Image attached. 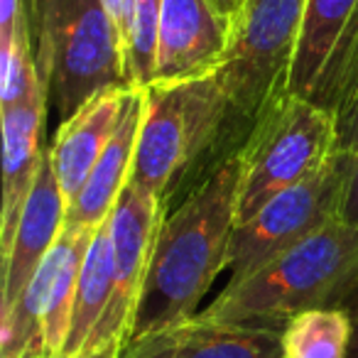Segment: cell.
<instances>
[{
	"instance_id": "1",
	"label": "cell",
	"mask_w": 358,
	"mask_h": 358,
	"mask_svg": "<svg viewBox=\"0 0 358 358\" xmlns=\"http://www.w3.org/2000/svg\"><path fill=\"white\" fill-rule=\"evenodd\" d=\"M238 185L241 157L236 150L221 157L185 201L162 219L128 343L199 314V302L229 265L238 224Z\"/></svg>"
},
{
	"instance_id": "2",
	"label": "cell",
	"mask_w": 358,
	"mask_h": 358,
	"mask_svg": "<svg viewBox=\"0 0 358 358\" xmlns=\"http://www.w3.org/2000/svg\"><path fill=\"white\" fill-rule=\"evenodd\" d=\"M356 285L358 224L336 219L258 273L226 285L199 314L214 322L285 329L289 319L309 309H341Z\"/></svg>"
},
{
	"instance_id": "3",
	"label": "cell",
	"mask_w": 358,
	"mask_h": 358,
	"mask_svg": "<svg viewBox=\"0 0 358 358\" xmlns=\"http://www.w3.org/2000/svg\"><path fill=\"white\" fill-rule=\"evenodd\" d=\"M35 59L62 123L91 99L130 89L128 52L101 0H25Z\"/></svg>"
},
{
	"instance_id": "4",
	"label": "cell",
	"mask_w": 358,
	"mask_h": 358,
	"mask_svg": "<svg viewBox=\"0 0 358 358\" xmlns=\"http://www.w3.org/2000/svg\"><path fill=\"white\" fill-rule=\"evenodd\" d=\"M334 113L285 91L253 123L238 148L241 185L236 221H250L268 201L309 179L336 155Z\"/></svg>"
},
{
	"instance_id": "5",
	"label": "cell",
	"mask_w": 358,
	"mask_h": 358,
	"mask_svg": "<svg viewBox=\"0 0 358 358\" xmlns=\"http://www.w3.org/2000/svg\"><path fill=\"white\" fill-rule=\"evenodd\" d=\"M231 120L234 113L219 74L148 86L130 182L164 204L174 182L219 143Z\"/></svg>"
},
{
	"instance_id": "6",
	"label": "cell",
	"mask_w": 358,
	"mask_h": 358,
	"mask_svg": "<svg viewBox=\"0 0 358 358\" xmlns=\"http://www.w3.org/2000/svg\"><path fill=\"white\" fill-rule=\"evenodd\" d=\"M307 0H245L234 20L219 81L231 113L250 133L258 115L289 91Z\"/></svg>"
},
{
	"instance_id": "7",
	"label": "cell",
	"mask_w": 358,
	"mask_h": 358,
	"mask_svg": "<svg viewBox=\"0 0 358 358\" xmlns=\"http://www.w3.org/2000/svg\"><path fill=\"white\" fill-rule=\"evenodd\" d=\"M353 152H336L319 172L285 189L245 224L236 226L229 250V285L258 273L273 258L338 219Z\"/></svg>"
},
{
	"instance_id": "8",
	"label": "cell",
	"mask_w": 358,
	"mask_h": 358,
	"mask_svg": "<svg viewBox=\"0 0 358 358\" xmlns=\"http://www.w3.org/2000/svg\"><path fill=\"white\" fill-rule=\"evenodd\" d=\"M162 219V201L155 199L140 185L130 182L110 214L113 289H110L108 307H106L94 336L86 343L84 353L110 346V343H120L125 348Z\"/></svg>"
},
{
	"instance_id": "9",
	"label": "cell",
	"mask_w": 358,
	"mask_h": 358,
	"mask_svg": "<svg viewBox=\"0 0 358 358\" xmlns=\"http://www.w3.org/2000/svg\"><path fill=\"white\" fill-rule=\"evenodd\" d=\"M358 37V0H307L289 91L331 110Z\"/></svg>"
},
{
	"instance_id": "10",
	"label": "cell",
	"mask_w": 358,
	"mask_h": 358,
	"mask_svg": "<svg viewBox=\"0 0 358 358\" xmlns=\"http://www.w3.org/2000/svg\"><path fill=\"white\" fill-rule=\"evenodd\" d=\"M231 32L234 20L211 0H164L152 84H182L216 74L229 52Z\"/></svg>"
},
{
	"instance_id": "11",
	"label": "cell",
	"mask_w": 358,
	"mask_h": 358,
	"mask_svg": "<svg viewBox=\"0 0 358 358\" xmlns=\"http://www.w3.org/2000/svg\"><path fill=\"white\" fill-rule=\"evenodd\" d=\"M120 358H282V329L214 322L196 314L130 341Z\"/></svg>"
},
{
	"instance_id": "12",
	"label": "cell",
	"mask_w": 358,
	"mask_h": 358,
	"mask_svg": "<svg viewBox=\"0 0 358 358\" xmlns=\"http://www.w3.org/2000/svg\"><path fill=\"white\" fill-rule=\"evenodd\" d=\"M69 201L62 192L57 174L50 162V148L42 159L37 182L30 192L20 224L13 236L10 245L3 250V292H0V317L13 309L20 299L32 275L50 255L66 226Z\"/></svg>"
},
{
	"instance_id": "13",
	"label": "cell",
	"mask_w": 358,
	"mask_h": 358,
	"mask_svg": "<svg viewBox=\"0 0 358 358\" xmlns=\"http://www.w3.org/2000/svg\"><path fill=\"white\" fill-rule=\"evenodd\" d=\"M50 101V86L42 84L35 94L3 115V209H0V243L10 245L20 224L30 192L37 182L45 148V110Z\"/></svg>"
},
{
	"instance_id": "14",
	"label": "cell",
	"mask_w": 358,
	"mask_h": 358,
	"mask_svg": "<svg viewBox=\"0 0 358 358\" xmlns=\"http://www.w3.org/2000/svg\"><path fill=\"white\" fill-rule=\"evenodd\" d=\"M145 108H148V89L133 86L128 91L123 118H120L113 138L91 169L84 189L69 204L66 229H99L110 219L120 194L133 179L135 150H138Z\"/></svg>"
},
{
	"instance_id": "15",
	"label": "cell",
	"mask_w": 358,
	"mask_h": 358,
	"mask_svg": "<svg viewBox=\"0 0 358 358\" xmlns=\"http://www.w3.org/2000/svg\"><path fill=\"white\" fill-rule=\"evenodd\" d=\"M130 89L99 94L74 118L62 123L57 130L50 145V162L69 204L84 189L91 169L113 138L115 128L123 118L125 99H128Z\"/></svg>"
},
{
	"instance_id": "16",
	"label": "cell",
	"mask_w": 358,
	"mask_h": 358,
	"mask_svg": "<svg viewBox=\"0 0 358 358\" xmlns=\"http://www.w3.org/2000/svg\"><path fill=\"white\" fill-rule=\"evenodd\" d=\"M113 289V243H110V219L96 229L91 245L81 265L76 282L74 309H71L69 336L59 358H79L89 338L94 336Z\"/></svg>"
},
{
	"instance_id": "17",
	"label": "cell",
	"mask_w": 358,
	"mask_h": 358,
	"mask_svg": "<svg viewBox=\"0 0 358 358\" xmlns=\"http://www.w3.org/2000/svg\"><path fill=\"white\" fill-rule=\"evenodd\" d=\"M351 324L343 309H309L282 329V358H348Z\"/></svg>"
},
{
	"instance_id": "18",
	"label": "cell",
	"mask_w": 358,
	"mask_h": 358,
	"mask_svg": "<svg viewBox=\"0 0 358 358\" xmlns=\"http://www.w3.org/2000/svg\"><path fill=\"white\" fill-rule=\"evenodd\" d=\"M42 84L47 81L35 59L25 8V15L17 22L13 40L0 45V110H8L27 101Z\"/></svg>"
},
{
	"instance_id": "19",
	"label": "cell",
	"mask_w": 358,
	"mask_h": 358,
	"mask_svg": "<svg viewBox=\"0 0 358 358\" xmlns=\"http://www.w3.org/2000/svg\"><path fill=\"white\" fill-rule=\"evenodd\" d=\"M162 6L164 0H133L128 35V69L133 86L148 89L155 79Z\"/></svg>"
},
{
	"instance_id": "20",
	"label": "cell",
	"mask_w": 358,
	"mask_h": 358,
	"mask_svg": "<svg viewBox=\"0 0 358 358\" xmlns=\"http://www.w3.org/2000/svg\"><path fill=\"white\" fill-rule=\"evenodd\" d=\"M331 113L336 120V150L353 152L358 148V37L343 66Z\"/></svg>"
},
{
	"instance_id": "21",
	"label": "cell",
	"mask_w": 358,
	"mask_h": 358,
	"mask_svg": "<svg viewBox=\"0 0 358 358\" xmlns=\"http://www.w3.org/2000/svg\"><path fill=\"white\" fill-rule=\"evenodd\" d=\"M338 221L358 224V148L353 150V164H351V174H348V185H346V194H343Z\"/></svg>"
},
{
	"instance_id": "22",
	"label": "cell",
	"mask_w": 358,
	"mask_h": 358,
	"mask_svg": "<svg viewBox=\"0 0 358 358\" xmlns=\"http://www.w3.org/2000/svg\"><path fill=\"white\" fill-rule=\"evenodd\" d=\"M22 15H25V0H0V45L13 40Z\"/></svg>"
},
{
	"instance_id": "23",
	"label": "cell",
	"mask_w": 358,
	"mask_h": 358,
	"mask_svg": "<svg viewBox=\"0 0 358 358\" xmlns=\"http://www.w3.org/2000/svg\"><path fill=\"white\" fill-rule=\"evenodd\" d=\"M103 8L108 10L110 20L115 22L120 37L125 42V52H128V35H130V15H133V0H101ZM130 71V69H128Z\"/></svg>"
},
{
	"instance_id": "24",
	"label": "cell",
	"mask_w": 358,
	"mask_h": 358,
	"mask_svg": "<svg viewBox=\"0 0 358 358\" xmlns=\"http://www.w3.org/2000/svg\"><path fill=\"white\" fill-rule=\"evenodd\" d=\"M341 309L346 312L348 324H351V343H348V358H358V285L353 287V292L346 297V302L341 304Z\"/></svg>"
},
{
	"instance_id": "25",
	"label": "cell",
	"mask_w": 358,
	"mask_h": 358,
	"mask_svg": "<svg viewBox=\"0 0 358 358\" xmlns=\"http://www.w3.org/2000/svg\"><path fill=\"white\" fill-rule=\"evenodd\" d=\"M211 3H214L226 17H231V20H236L238 13L243 10V6H245V0H211Z\"/></svg>"
},
{
	"instance_id": "26",
	"label": "cell",
	"mask_w": 358,
	"mask_h": 358,
	"mask_svg": "<svg viewBox=\"0 0 358 358\" xmlns=\"http://www.w3.org/2000/svg\"><path fill=\"white\" fill-rule=\"evenodd\" d=\"M120 356H123V346H120V343H110V346L96 348V351H89V353H81L79 358H120Z\"/></svg>"
}]
</instances>
